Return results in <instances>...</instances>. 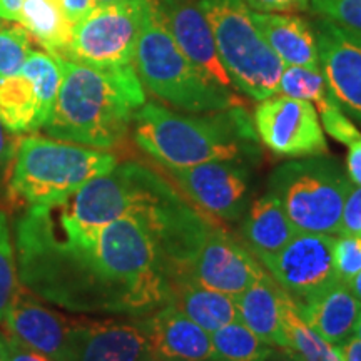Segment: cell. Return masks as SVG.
I'll list each match as a JSON object with an SVG mask.
<instances>
[{"mask_svg": "<svg viewBox=\"0 0 361 361\" xmlns=\"http://www.w3.org/2000/svg\"><path fill=\"white\" fill-rule=\"evenodd\" d=\"M159 8L171 35L189 61L207 79L231 89V79L221 64L209 22L200 0H159Z\"/></svg>", "mask_w": 361, "mask_h": 361, "instance_id": "5bb4252c", "label": "cell"}, {"mask_svg": "<svg viewBox=\"0 0 361 361\" xmlns=\"http://www.w3.org/2000/svg\"><path fill=\"white\" fill-rule=\"evenodd\" d=\"M173 303L209 335L238 319L236 298L189 279L176 284Z\"/></svg>", "mask_w": 361, "mask_h": 361, "instance_id": "cb8c5ba5", "label": "cell"}, {"mask_svg": "<svg viewBox=\"0 0 361 361\" xmlns=\"http://www.w3.org/2000/svg\"><path fill=\"white\" fill-rule=\"evenodd\" d=\"M22 2L24 0H0V19L13 22L20 20Z\"/></svg>", "mask_w": 361, "mask_h": 361, "instance_id": "74e56055", "label": "cell"}, {"mask_svg": "<svg viewBox=\"0 0 361 361\" xmlns=\"http://www.w3.org/2000/svg\"><path fill=\"white\" fill-rule=\"evenodd\" d=\"M219 61L239 92L264 101L278 94L283 62L266 44L245 0H200Z\"/></svg>", "mask_w": 361, "mask_h": 361, "instance_id": "8992f818", "label": "cell"}, {"mask_svg": "<svg viewBox=\"0 0 361 361\" xmlns=\"http://www.w3.org/2000/svg\"><path fill=\"white\" fill-rule=\"evenodd\" d=\"M346 174L351 183L361 186V137L350 146L346 157Z\"/></svg>", "mask_w": 361, "mask_h": 361, "instance_id": "e575fe53", "label": "cell"}, {"mask_svg": "<svg viewBox=\"0 0 361 361\" xmlns=\"http://www.w3.org/2000/svg\"><path fill=\"white\" fill-rule=\"evenodd\" d=\"M137 319L149 353L162 361H213L211 335L174 303Z\"/></svg>", "mask_w": 361, "mask_h": 361, "instance_id": "9a60e30c", "label": "cell"}, {"mask_svg": "<svg viewBox=\"0 0 361 361\" xmlns=\"http://www.w3.org/2000/svg\"><path fill=\"white\" fill-rule=\"evenodd\" d=\"M19 22L49 54L66 59L74 24L66 16L61 0H24Z\"/></svg>", "mask_w": 361, "mask_h": 361, "instance_id": "d4e9b609", "label": "cell"}, {"mask_svg": "<svg viewBox=\"0 0 361 361\" xmlns=\"http://www.w3.org/2000/svg\"><path fill=\"white\" fill-rule=\"evenodd\" d=\"M348 286H350L351 293H353V295L356 296V300H358L361 303V271L358 274H356L353 279H351V281L348 283Z\"/></svg>", "mask_w": 361, "mask_h": 361, "instance_id": "60d3db41", "label": "cell"}, {"mask_svg": "<svg viewBox=\"0 0 361 361\" xmlns=\"http://www.w3.org/2000/svg\"><path fill=\"white\" fill-rule=\"evenodd\" d=\"M311 27L329 92L345 114L361 123V35L322 16Z\"/></svg>", "mask_w": 361, "mask_h": 361, "instance_id": "7c38bea8", "label": "cell"}, {"mask_svg": "<svg viewBox=\"0 0 361 361\" xmlns=\"http://www.w3.org/2000/svg\"><path fill=\"white\" fill-rule=\"evenodd\" d=\"M17 142H19V139H16L13 133H11L0 121V168L6 166L16 154Z\"/></svg>", "mask_w": 361, "mask_h": 361, "instance_id": "d590c367", "label": "cell"}, {"mask_svg": "<svg viewBox=\"0 0 361 361\" xmlns=\"http://www.w3.org/2000/svg\"><path fill=\"white\" fill-rule=\"evenodd\" d=\"M333 247L335 238L329 234L296 233L264 268L295 303H305L340 281Z\"/></svg>", "mask_w": 361, "mask_h": 361, "instance_id": "30bf717a", "label": "cell"}, {"mask_svg": "<svg viewBox=\"0 0 361 361\" xmlns=\"http://www.w3.org/2000/svg\"><path fill=\"white\" fill-rule=\"evenodd\" d=\"M246 161H211L169 169L176 183L202 211L236 223L250 207L252 174Z\"/></svg>", "mask_w": 361, "mask_h": 361, "instance_id": "8fae6325", "label": "cell"}, {"mask_svg": "<svg viewBox=\"0 0 361 361\" xmlns=\"http://www.w3.org/2000/svg\"><path fill=\"white\" fill-rule=\"evenodd\" d=\"M338 236L361 238V186L351 183L341 214V229Z\"/></svg>", "mask_w": 361, "mask_h": 361, "instance_id": "1f68e13d", "label": "cell"}, {"mask_svg": "<svg viewBox=\"0 0 361 361\" xmlns=\"http://www.w3.org/2000/svg\"><path fill=\"white\" fill-rule=\"evenodd\" d=\"M133 123L137 146L168 169L211 161L247 162L259 156V137L243 106L179 114L157 102H144Z\"/></svg>", "mask_w": 361, "mask_h": 361, "instance_id": "3957f363", "label": "cell"}, {"mask_svg": "<svg viewBox=\"0 0 361 361\" xmlns=\"http://www.w3.org/2000/svg\"><path fill=\"white\" fill-rule=\"evenodd\" d=\"M61 89L44 130L57 141L114 147L146 102L134 66L99 69L61 57Z\"/></svg>", "mask_w": 361, "mask_h": 361, "instance_id": "7a4b0ae2", "label": "cell"}, {"mask_svg": "<svg viewBox=\"0 0 361 361\" xmlns=\"http://www.w3.org/2000/svg\"><path fill=\"white\" fill-rule=\"evenodd\" d=\"M133 64L144 87L179 111L204 114L243 106L231 89L207 79L184 56L162 19L159 0H147Z\"/></svg>", "mask_w": 361, "mask_h": 361, "instance_id": "277c9868", "label": "cell"}, {"mask_svg": "<svg viewBox=\"0 0 361 361\" xmlns=\"http://www.w3.org/2000/svg\"><path fill=\"white\" fill-rule=\"evenodd\" d=\"M333 256H335V269L338 279L348 284L361 271V238H335Z\"/></svg>", "mask_w": 361, "mask_h": 361, "instance_id": "4dcf8cb0", "label": "cell"}, {"mask_svg": "<svg viewBox=\"0 0 361 361\" xmlns=\"http://www.w3.org/2000/svg\"><path fill=\"white\" fill-rule=\"evenodd\" d=\"M213 361H264L273 350L239 319L211 333Z\"/></svg>", "mask_w": 361, "mask_h": 361, "instance_id": "4316f807", "label": "cell"}, {"mask_svg": "<svg viewBox=\"0 0 361 361\" xmlns=\"http://www.w3.org/2000/svg\"><path fill=\"white\" fill-rule=\"evenodd\" d=\"M19 286L11 226L6 213L0 211V324L6 319Z\"/></svg>", "mask_w": 361, "mask_h": 361, "instance_id": "83f0119b", "label": "cell"}, {"mask_svg": "<svg viewBox=\"0 0 361 361\" xmlns=\"http://www.w3.org/2000/svg\"><path fill=\"white\" fill-rule=\"evenodd\" d=\"M139 361H162V360H159V358H156V356H152L151 353H147L146 356H142L141 360Z\"/></svg>", "mask_w": 361, "mask_h": 361, "instance_id": "ee69618b", "label": "cell"}, {"mask_svg": "<svg viewBox=\"0 0 361 361\" xmlns=\"http://www.w3.org/2000/svg\"><path fill=\"white\" fill-rule=\"evenodd\" d=\"M116 2H121V0H92L94 7H99V6H109V4H116Z\"/></svg>", "mask_w": 361, "mask_h": 361, "instance_id": "b9f144b4", "label": "cell"}, {"mask_svg": "<svg viewBox=\"0 0 361 361\" xmlns=\"http://www.w3.org/2000/svg\"><path fill=\"white\" fill-rule=\"evenodd\" d=\"M32 35L24 25H0V78L20 72L29 57Z\"/></svg>", "mask_w": 361, "mask_h": 361, "instance_id": "f1b7e54d", "label": "cell"}, {"mask_svg": "<svg viewBox=\"0 0 361 361\" xmlns=\"http://www.w3.org/2000/svg\"><path fill=\"white\" fill-rule=\"evenodd\" d=\"M355 336L361 340V313H360V318H358V323H356V328H355Z\"/></svg>", "mask_w": 361, "mask_h": 361, "instance_id": "7bdbcfd3", "label": "cell"}, {"mask_svg": "<svg viewBox=\"0 0 361 361\" xmlns=\"http://www.w3.org/2000/svg\"><path fill=\"white\" fill-rule=\"evenodd\" d=\"M61 2L66 11V16L69 17V20L74 25L94 8L92 0H61Z\"/></svg>", "mask_w": 361, "mask_h": 361, "instance_id": "8d00e7d4", "label": "cell"}, {"mask_svg": "<svg viewBox=\"0 0 361 361\" xmlns=\"http://www.w3.org/2000/svg\"><path fill=\"white\" fill-rule=\"evenodd\" d=\"M351 180L333 157L310 156L273 171L268 191L281 202L296 233L340 234Z\"/></svg>", "mask_w": 361, "mask_h": 361, "instance_id": "52a82bcc", "label": "cell"}, {"mask_svg": "<svg viewBox=\"0 0 361 361\" xmlns=\"http://www.w3.org/2000/svg\"><path fill=\"white\" fill-rule=\"evenodd\" d=\"M92 234H67L45 206H30L13 224L17 276L34 296L74 313L142 318L174 300V271L157 239L149 206Z\"/></svg>", "mask_w": 361, "mask_h": 361, "instance_id": "6da1fadb", "label": "cell"}, {"mask_svg": "<svg viewBox=\"0 0 361 361\" xmlns=\"http://www.w3.org/2000/svg\"><path fill=\"white\" fill-rule=\"evenodd\" d=\"M264 361H300V360H298L290 350H284V348L274 350L273 348L271 350V353L268 355V358H266Z\"/></svg>", "mask_w": 361, "mask_h": 361, "instance_id": "ab89813d", "label": "cell"}, {"mask_svg": "<svg viewBox=\"0 0 361 361\" xmlns=\"http://www.w3.org/2000/svg\"><path fill=\"white\" fill-rule=\"evenodd\" d=\"M283 328L288 350L300 361H343L338 346L323 340L313 328L303 322L295 300L281 290Z\"/></svg>", "mask_w": 361, "mask_h": 361, "instance_id": "484cf974", "label": "cell"}, {"mask_svg": "<svg viewBox=\"0 0 361 361\" xmlns=\"http://www.w3.org/2000/svg\"><path fill=\"white\" fill-rule=\"evenodd\" d=\"M238 319L259 340L274 348L288 350L283 328L281 288L268 273L236 296Z\"/></svg>", "mask_w": 361, "mask_h": 361, "instance_id": "7402d4cb", "label": "cell"}, {"mask_svg": "<svg viewBox=\"0 0 361 361\" xmlns=\"http://www.w3.org/2000/svg\"><path fill=\"white\" fill-rule=\"evenodd\" d=\"M255 12H303L308 11L310 0H245Z\"/></svg>", "mask_w": 361, "mask_h": 361, "instance_id": "836d02e7", "label": "cell"}, {"mask_svg": "<svg viewBox=\"0 0 361 361\" xmlns=\"http://www.w3.org/2000/svg\"><path fill=\"white\" fill-rule=\"evenodd\" d=\"M8 335L52 361H62L71 323L64 316L40 305L32 293L20 284L4 319Z\"/></svg>", "mask_w": 361, "mask_h": 361, "instance_id": "e0dca14e", "label": "cell"}, {"mask_svg": "<svg viewBox=\"0 0 361 361\" xmlns=\"http://www.w3.org/2000/svg\"><path fill=\"white\" fill-rule=\"evenodd\" d=\"M0 358L4 361H52L8 333H0Z\"/></svg>", "mask_w": 361, "mask_h": 361, "instance_id": "d6a6232c", "label": "cell"}, {"mask_svg": "<svg viewBox=\"0 0 361 361\" xmlns=\"http://www.w3.org/2000/svg\"><path fill=\"white\" fill-rule=\"evenodd\" d=\"M311 7L343 29L361 35V0H310Z\"/></svg>", "mask_w": 361, "mask_h": 361, "instance_id": "f546056e", "label": "cell"}, {"mask_svg": "<svg viewBox=\"0 0 361 361\" xmlns=\"http://www.w3.org/2000/svg\"><path fill=\"white\" fill-rule=\"evenodd\" d=\"M343 361H361V340L353 336L348 341L338 346Z\"/></svg>", "mask_w": 361, "mask_h": 361, "instance_id": "f35d334b", "label": "cell"}, {"mask_svg": "<svg viewBox=\"0 0 361 361\" xmlns=\"http://www.w3.org/2000/svg\"><path fill=\"white\" fill-rule=\"evenodd\" d=\"M259 141L283 157L326 154L328 144L313 104L301 99L273 96L259 101L252 117Z\"/></svg>", "mask_w": 361, "mask_h": 361, "instance_id": "9c48e42d", "label": "cell"}, {"mask_svg": "<svg viewBox=\"0 0 361 361\" xmlns=\"http://www.w3.org/2000/svg\"><path fill=\"white\" fill-rule=\"evenodd\" d=\"M146 6L147 0H121L94 7L74 25L66 59L99 69L134 66Z\"/></svg>", "mask_w": 361, "mask_h": 361, "instance_id": "ba28073f", "label": "cell"}, {"mask_svg": "<svg viewBox=\"0 0 361 361\" xmlns=\"http://www.w3.org/2000/svg\"><path fill=\"white\" fill-rule=\"evenodd\" d=\"M251 19L283 66L322 69L316 35L308 20L291 13L255 11L251 12Z\"/></svg>", "mask_w": 361, "mask_h": 361, "instance_id": "ffe728a7", "label": "cell"}, {"mask_svg": "<svg viewBox=\"0 0 361 361\" xmlns=\"http://www.w3.org/2000/svg\"><path fill=\"white\" fill-rule=\"evenodd\" d=\"M296 306L303 322L333 346H341L355 336L361 303L346 283L336 281L328 290Z\"/></svg>", "mask_w": 361, "mask_h": 361, "instance_id": "d6986e66", "label": "cell"}, {"mask_svg": "<svg viewBox=\"0 0 361 361\" xmlns=\"http://www.w3.org/2000/svg\"><path fill=\"white\" fill-rule=\"evenodd\" d=\"M264 274L246 247L214 226L189 263L186 279L236 298Z\"/></svg>", "mask_w": 361, "mask_h": 361, "instance_id": "4fadbf2b", "label": "cell"}, {"mask_svg": "<svg viewBox=\"0 0 361 361\" xmlns=\"http://www.w3.org/2000/svg\"><path fill=\"white\" fill-rule=\"evenodd\" d=\"M149 353L137 319L71 324L62 361H139Z\"/></svg>", "mask_w": 361, "mask_h": 361, "instance_id": "2e32d148", "label": "cell"}, {"mask_svg": "<svg viewBox=\"0 0 361 361\" xmlns=\"http://www.w3.org/2000/svg\"><path fill=\"white\" fill-rule=\"evenodd\" d=\"M278 94L313 104L318 117H322L324 130L336 141L351 146L361 137L358 128L351 123L329 92L322 69L284 66Z\"/></svg>", "mask_w": 361, "mask_h": 361, "instance_id": "ac0fdd59", "label": "cell"}, {"mask_svg": "<svg viewBox=\"0 0 361 361\" xmlns=\"http://www.w3.org/2000/svg\"><path fill=\"white\" fill-rule=\"evenodd\" d=\"M47 119L39 90L24 72L0 78V121L11 133H34L44 128Z\"/></svg>", "mask_w": 361, "mask_h": 361, "instance_id": "603a6c76", "label": "cell"}, {"mask_svg": "<svg viewBox=\"0 0 361 361\" xmlns=\"http://www.w3.org/2000/svg\"><path fill=\"white\" fill-rule=\"evenodd\" d=\"M245 214L239 231L247 251L264 266L295 236L296 231L284 213L281 202L269 191L252 202Z\"/></svg>", "mask_w": 361, "mask_h": 361, "instance_id": "44dd1931", "label": "cell"}, {"mask_svg": "<svg viewBox=\"0 0 361 361\" xmlns=\"http://www.w3.org/2000/svg\"><path fill=\"white\" fill-rule=\"evenodd\" d=\"M11 178V191L30 206H59L84 184L109 173L117 159L102 149L57 139L20 137Z\"/></svg>", "mask_w": 361, "mask_h": 361, "instance_id": "5b68a950", "label": "cell"}]
</instances>
